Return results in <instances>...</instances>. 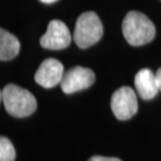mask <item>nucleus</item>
<instances>
[{
	"label": "nucleus",
	"instance_id": "nucleus-1",
	"mask_svg": "<svg viewBox=\"0 0 161 161\" xmlns=\"http://www.w3.org/2000/svg\"><path fill=\"white\" fill-rule=\"evenodd\" d=\"M122 33L130 45L140 46L155 38L156 28L153 22L140 12H129L122 21Z\"/></svg>",
	"mask_w": 161,
	"mask_h": 161
},
{
	"label": "nucleus",
	"instance_id": "nucleus-2",
	"mask_svg": "<svg viewBox=\"0 0 161 161\" xmlns=\"http://www.w3.org/2000/svg\"><path fill=\"white\" fill-rule=\"evenodd\" d=\"M1 99L6 112L15 117L30 116L37 109L35 96L15 84H8L2 89Z\"/></svg>",
	"mask_w": 161,
	"mask_h": 161
},
{
	"label": "nucleus",
	"instance_id": "nucleus-3",
	"mask_svg": "<svg viewBox=\"0 0 161 161\" xmlns=\"http://www.w3.org/2000/svg\"><path fill=\"white\" fill-rule=\"evenodd\" d=\"M104 28L98 16L93 12L83 13L76 20L73 40L80 48H88L101 40Z\"/></svg>",
	"mask_w": 161,
	"mask_h": 161
},
{
	"label": "nucleus",
	"instance_id": "nucleus-4",
	"mask_svg": "<svg viewBox=\"0 0 161 161\" xmlns=\"http://www.w3.org/2000/svg\"><path fill=\"white\" fill-rule=\"evenodd\" d=\"M111 109L115 117L119 120H127L133 117L138 110L134 90L127 86L117 89L111 97Z\"/></svg>",
	"mask_w": 161,
	"mask_h": 161
},
{
	"label": "nucleus",
	"instance_id": "nucleus-5",
	"mask_svg": "<svg viewBox=\"0 0 161 161\" xmlns=\"http://www.w3.org/2000/svg\"><path fill=\"white\" fill-rule=\"evenodd\" d=\"M95 75L91 69L82 66H75L68 70L61 80V88L66 94L89 88L94 83Z\"/></svg>",
	"mask_w": 161,
	"mask_h": 161
},
{
	"label": "nucleus",
	"instance_id": "nucleus-6",
	"mask_svg": "<svg viewBox=\"0 0 161 161\" xmlns=\"http://www.w3.org/2000/svg\"><path fill=\"white\" fill-rule=\"evenodd\" d=\"M71 42V35L64 22L53 20L49 22L47 31L40 39L42 47L46 49L60 50L66 48Z\"/></svg>",
	"mask_w": 161,
	"mask_h": 161
},
{
	"label": "nucleus",
	"instance_id": "nucleus-7",
	"mask_svg": "<svg viewBox=\"0 0 161 161\" xmlns=\"http://www.w3.org/2000/svg\"><path fill=\"white\" fill-rule=\"evenodd\" d=\"M63 75V64L56 59H47L43 61L38 68L35 75V80L44 88H53L58 84H61Z\"/></svg>",
	"mask_w": 161,
	"mask_h": 161
},
{
	"label": "nucleus",
	"instance_id": "nucleus-8",
	"mask_svg": "<svg viewBox=\"0 0 161 161\" xmlns=\"http://www.w3.org/2000/svg\"><path fill=\"white\" fill-rule=\"evenodd\" d=\"M134 83L138 94L146 101L154 98L160 91L156 75L147 68H143L137 72Z\"/></svg>",
	"mask_w": 161,
	"mask_h": 161
},
{
	"label": "nucleus",
	"instance_id": "nucleus-9",
	"mask_svg": "<svg viewBox=\"0 0 161 161\" xmlns=\"http://www.w3.org/2000/svg\"><path fill=\"white\" fill-rule=\"evenodd\" d=\"M20 51V42L14 35L1 28L0 31V60L9 61Z\"/></svg>",
	"mask_w": 161,
	"mask_h": 161
},
{
	"label": "nucleus",
	"instance_id": "nucleus-10",
	"mask_svg": "<svg viewBox=\"0 0 161 161\" xmlns=\"http://www.w3.org/2000/svg\"><path fill=\"white\" fill-rule=\"evenodd\" d=\"M16 151L13 143L8 138L1 136L0 138V161H15Z\"/></svg>",
	"mask_w": 161,
	"mask_h": 161
},
{
	"label": "nucleus",
	"instance_id": "nucleus-11",
	"mask_svg": "<svg viewBox=\"0 0 161 161\" xmlns=\"http://www.w3.org/2000/svg\"><path fill=\"white\" fill-rule=\"evenodd\" d=\"M88 161H121L118 158L114 157H104V156H93Z\"/></svg>",
	"mask_w": 161,
	"mask_h": 161
},
{
	"label": "nucleus",
	"instance_id": "nucleus-12",
	"mask_svg": "<svg viewBox=\"0 0 161 161\" xmlns=\"http://www.w3.org/2000/svg\"><path fill=\"white\" fill-rule=\"evenodd\" d=\"M156 76H157V80H158V86H159V90L161 91V68H159L156 72Z\"/></svg>",
	"mask_w": 161,
	"mask_h": 161
},
{
	"label": "nucleus",
	"instance_id": "nucleus-13",
	"mask_svg": "<svg viewBox=\"0 0 161 161\" xmlns=\"http://www.w3.org/2000/svg\"><path fill=\"white\" fill-rule=\"evenodd\" d=\"M40 1L43 3H53L54 1H57V0H40Z\"/></svg>",
	"mask_w": 161,
	"mask_h": 161
}]
</instances>
